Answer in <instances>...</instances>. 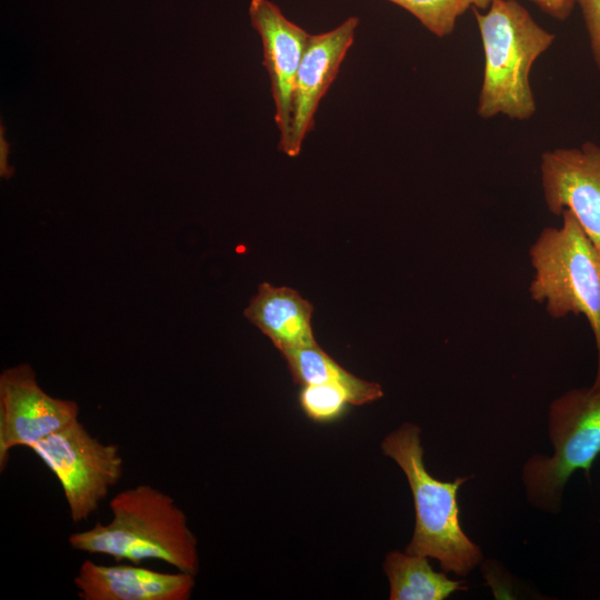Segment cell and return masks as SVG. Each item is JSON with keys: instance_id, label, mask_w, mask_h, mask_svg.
Segmentation results:
<instances>
[{"instance_id": "1", "label": "cell", "mask_w": 600, "mask_h": 600, "mask_svg": "<svg viewBox=\"0 0 600 600\" xmlns=\"http://www.w3.org/2000/svg\"><path fill=\"white\" fill-rule=\"evenodd\" d=\"M109 508L112 518L108 523L97 522L69 536L73 550L134 564L159 560L197 574L198 541L173 497L150 484H138L118 492Z\"/></svg>"}, {"instance_id": "2", "label": "cell", "mask_w": 600, "mask_h": 600, "mask_svg": "<svg viewBox=\"0 0 600 600\" xmlns=\"http://www.w3.org/2000/svg\"><path fill=\"white\" fill-rule=\"evenodd\" d=\"M472 11L484 56L478 116L484 120L499 114L518 121L531 119L537 104L530 72L556 36L517 0H492L488 9Z\"/></svg>"}, {"instance_id": "3", "label": "cell", "mask_w": 600, "mask_h": 600, "mask_svg": "<svg viewBox=\"0 0 600 600\" xmlns=\"http://www.w3.org/2000/svg\"><path fill=\"white\" fill-rule=\"evenodd\" d=\"M381 448L402 469L413 497L416 523L406 552L434 558L444 572L469 573L482 560V553L459 521L457 492L467 478L444 482L430 476L416 424L404 423L392 431Z\"/></svg>"}, {"instance_id": "4", "label": "cell", "mask_w": 600, "mask_h": 600, "mask_svg": "<svg viewBox=\"0 0 600 600\" xmlns=\"http://www.w3.org/2000/svg\"><path fill=\"white\" fill-rule=\"evenodd\" d=\"M560 228H544L529 250L534 277L529 287L533 301L546 302L553 319L583 314L592 330L598 367L593 386L600 384V250L581 229L570 210L561 212Z\"/></svg>"}, {"instance_id": "5", "label": "cell", "mask_w": 600, "mask_h": 600, "mask_svg": "<svg viewBox=\"0 0 600 600\" xmlns=\"http://www.w3.org/2000/svg\"><path fill=\"white\" fill-rule=\"evenodd\" d=\"M549 437L552 457L532 456L522 479L529 500L538 508L557 510L571 474L591 466L600 454V384L571 389L549 408Z\"/></svg>"}, {"instance_id": "6", "label": "cell", "mask_w": 600, "mask_h": 600, "mask_svg": "<svg viewBox=\"0 0 600 600\" xmlns=\"http://www.w3.org/2000/svg\"><path fill=\"white\" fill-rule=\"evenodd\" d=\"M29 449L59 481L73 522L87 520L123 474L119 447L101 442L79 419Z\"/></svg>"}, {"instance_id": "7", "label": "cell", "mask_w": 600, "mask_h": 600, "mask_svg": "<svg viewBox=\"0 0 600 600\" xmlns=\"http://www.w3.org/2000/svg\"><path fill=\"white\" fill-rule=\"evenodd\" d=\"M78 416V403L48 394L30 364L4 369L0 374V470L6 469L13 448H30Z\"/></svg>"}, {"instance_id": "8", "label": "cell", "mask_w": 600, "mask_h": 600, "mask_svg": "<svg viewBox=\"0 0 600 600\" xmlns=\"http://www.w3.org/2000/svg\"><path fill=\"white\" fill-rule=\"evenodd\" d=\"M540 179L548 211L570 210L600 250V146L586 141L544 151Z\"/></svg>"}, {"instance_id": "9", "label": "cell", "mask_w": 600, "mask_h": 600, "mask_svg": "<svg viewBox=\"0 0 600 600\" xmlns=\"http://www.w3.org/2000/svg\"><path fill=\"white\" fill-rule=\"evenodd\" d=\"M249 16L262 42L263 66L270 79L282 151L291 127L297 73L310 33L290 21L270 0H251Z\"/></svg>"}, {"instance_id": "10", "label": "cell", "mask_w": 600, "mask_h": 600, "mask_svg": "<svg viewBox=\"0 0 600 600\" xmlns=\"http://www.w3.org/2000/svg\"><path fill=\"white\" fill-rule=\"evenodd\" d=\"M358 24L357 17H349L334 29L310 34L296 79L291 127L282 150L287 156H299L319 103L353 43Z\"/></svg>"}, {"instance_id": "11", "label": "cell", "mask_w": 600, "mask_h": 600, "mask_svg": "<svg viewBox=\"0 0 600 600\" xmlns=\"http://www.w3.org/2000/svg\"><path fill=\"white\" fill-rule=\"evenodd\" d=\"M73 583L82 600H188L194 588V574L84 560Z\"/></svg>"}, {"instance_id": "12", "label": "cell", "mask_w": 600, "mask_h": 600, "mask_svg": "<svg viewBox=\"0 0 600 600\" xmlns=\"http://www.w3.org/2000/svg\"><path fill=\"white\" fill-rule=\"evenodd\" d=\"M312 312V304L296 290L262 282L244 316L281 352L317 343L311 328Z\"/></svg>"}, {"instance_id": "13", "label": "cell", "mask_w": 600, "mask_h": 600, "mask_svg": "<svg viewBox=\"0 0 600 600\" xmlns=\"http://www.w3.org/2000/svg\"><path fill=\"white\" fill-rule=\"evenodd\" d=\"M294 383L300 386L334 383L350 394L351 403L360 406L380 399L382 388L352 374L324 352L318 343L281 351Z\"/></svg>"}, {"instance_id": "14", "label": "cell", "mask_w": 600, "mask_h": 600, "mask_svg": "<svg viewBox=\"0 0 600 600\" xmlns=\"http://www.w3.org/2000/svg\"><path fill=\"white\" fill-rule=\"evenodd\" d=\"M383 569L391 600H443L466 589L463 581L436 572L423 556L392 551L387 554Z\"/></svg>"}, {"instance_id": "15", "label": "cell", "mask_w": 600, "mask_h": 600, "mask_svg": "<svg viewBox=\"0 0 600 600\" xmlns=\"http://www.w3.org/2000/svg\"><path fill=\"white\" fill-rule=\"evenodd\" d=\"M412 14L429 32L444 38L468 10H486L492 0H387Z\"/></svg>"}, {"instance_id": "16", "label": "cell", "mask_w": 600, "mask_h": 600, "mask_svg": "<svg viewBox=\"0 0 600 600\" xmlns=\"http://www.w3.org/2000/svg\"><path fill=\"white\" fill-rule=\"evenodd\" d=\"M299 404L306 416L317 422H329L340 418L351 403L349 392L334 383L303 386Z\"/></svg>"}, {"instance_id": "17", "label": "cell", "mask_w": 600, "mask_h": 600, "mask_svg": "<svg viewBox=\"0 0 600 600\" xmlns=\"http://www.w3.org/2000/svg\"><path fill=\"white\" fill-rule=\"evenodd\" d=\"M573 2L581 10L592 58L600 73V0H573Z\"/></svg>"}, {"instance_id": "18", "label": "cell", "mask_w": 600, "mask_h": 600, "mask_svg": "<svg viewBox=\"0 0 600 600\" xmlns=\"http://www.w3.org/2000/svg\"><path fill=\"white\" fill-rule=\"evenodd\" d=\"M543 13L558 20L566 21L574 8L573 0H530Z\"/></svg>"}, {"instance_id": "19", "label": "cell", "mask_w": 600, "mask_h": 600, "mask_svg": "<svg viewBox=\"0 0 600 600\" xmlns=\"http://www.w3.org/2000/svg\"><path fill=\"white\" fill-rule=\"evenodd\" d=\"M3 127L1 126L0 134V174L2 178H10L13 174V169L8 164L9 143L3 137Z\"/></svg>"}]
</instances>
